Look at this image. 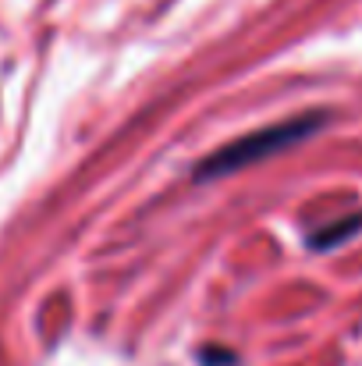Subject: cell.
<instances>
[{
	"label": "cell",
	"mask_w": 362,
	"mask_h": 366,
	"mask_svg": "<svg viewBox=\"0 0 362 366\" xmlns=\"http://www.w3.org/2000/svg\"><path fill=\"white\" fill-rule=\"evenodd\" d=\"M331 122V111H306V114H295L288 122L266 124V128H256L248 135H241L235 142L221 146L217 153H210L203 164H196V182H213V178H224V174H235L248 164H259V160H270L298 142H306L309 135H316L323 124Z\"/></svg>",
	"instance_id": "cell-1"
},
{
	"label": "cell",
	"mask_w": 362,
	"mask_h": 366,
	"mask_svg": "<svg viewBox=\"0 0 362 366\" xmlns=\"http://www.w3.org/2000/svg\"><path fill=\"white\" fill-rule=\"evenodd\" d=\"M359 228H362V214H348V217H341V221H334V224L316 228V232L309 235V245H313V249H320V252L338 249L341 242L356 239V232H359Z\"/></svg>",
	"instance_id": "cell-2"
},
{
	"label": "cell",
	"mask_w": 362,
	"mask_h": 366,
	"mask_svg": "<svg viewBox=\"0 0 362 366\" xmlns=\"http://www.w3.org/2000/svg\"><path fill=\"white\" fill-rule=\"evenodd\" d=\"M203 363L206 366H235L231 352H203Z\"/></svg>",
	"instance_id": "cell-3"
}]
</instances>
